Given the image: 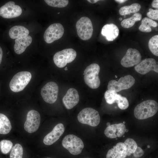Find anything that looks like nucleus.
I'll list each match as a JSON object with an SVG mask.
<instances>
[{"label": "nucleus", "mask_w": 158, "mask_h": 158, "mask_svg": "<svg viewBox=\"0 0 158 158\" xmlns=\"http://www.w3.org/2000/svg\"><path fill=\"white\" fill-rule=\"evenodd\" d=\"M158 110V104L155 100H148L138 104L134 109L135 117L139 120L147 118L154 116Z\"/></svg>", "instance_id": "1"}, {"label": "nucleus", "mask_w": 158, "mask_h": 158, "mask_svg": "<svg viewBox=\"0 0 158 158\" xmlns=\"http://www.w3.org/2000/svg\"><path fill=\"white\" fill-rule=\"evenodd\" d=\"M100 70L99 66L94 63L87 66L84 71V81L91 88L96 89L100 85V81L98 76Z\"/></svg>", "instance_id": "2"}, {"label": "nucleus", "mask_w": 158, "mask_h": 158, "mask_svg": "<svg viewBox=\"0 0 158 158\" xmlns=\"http://www.w3.org/2000/svg\"><path fill=\"white\" fill-rule=\"evenodd\" d=\"M77 118L80 123L93 127L98 125L100 121L98 111L90 107L83 109L78 114Z\"/></svg>", "instance_id": "3"}, {"label": "nucleus", "mask_w": 158, "mask_h": 158, "mask_svg": "<svg viewBox=\"0 0 158 158\" xmlns=\"http://www.w3.org/2000/svg\"><path fill=\"white\" fill-rule=\"evenodd\" d=\"M32 77L30 72L23 71L16 74L9 83L10 88L12 91L18 92L23 90L29 83Z\"/></svg>", "instance_id": "4"}, {"label": "nucleus", "mask_w": 158, "mask_h": 158, "mask_svg": "<svg viewBox=\"0 0 158 158\" xmlns=\"http://www.w3.org/2000/svg\"><path fill=\"white\" fill-rule=\"evenodd\" d=\"M62 144L71 154L74 155L80 154L84 147V143L81 139L72 134L66 136L62 140Z\"/></svg>", "instance_id": "5"}, {"label": "nucleus", "mask_w": 158, "mask_h": 158, "mask_svg": "<svg viewBox=\"0 0 158 158\" xmlns=\"http://www.w3.org/2000/svg\"><path fill=\"white\" fill-rule=\"evenodd\" d=\"M77 33L81 40H87L91 38L93 32V27L90 19L86 17L81 18L76 24Z\"/></svg>", "instance_id": "6"}, {"label": "nucleus", "mask_w": 158, "mask_h": 158, "mask_svg": "<svg viewBox=\"0 0 158 158\" xmlns=\"http://www.w3.org/2000/svg\"><path fill=\"white\" fill-rule=\"evenodd\" d=\"M77 55L76 51L72 48L65 49L55 54L53 61L56 65L59 68L65 67L67 63L72 62Z\"/></svg>", "instance_id": "7"}, {"label": "nucleus", "mask_w": 158, "mask_h": 158, "mask_svg": "<svg viewBox=\"0 0 158 158\" xmlns=\"http://www.w3.org/2000/svg\"><path fill=\"white\" fill-rule=\"evenodd\" d=\"M135 80L130 75H127L121 77L116 81L115 80H110L108 83V90L117 92L122 90L130 88L134 84Z\"/></svg>", "instance_id": "8"}, {"label": "nucleus", "mask_w": 158, "mask_h": 158, "mask_svg": "<svg viewBox=\"0 0 158 158\" xmlns=\"http://www.w3.org/2000/svg\"><path fill=\"white\" fill-rule=\"evenodd\" d=\"M59 92L57 84L53 81L50 82L43 86L41 90V95L43 100L49 104L54 103L56 101Z\"/></svg>", "instance_id": "9"}, {"label": "nucleus", "mask_w": 158, "mask_h": 158, "mask_svg": "<svg viewBox=\"0 0 158 158\" xmlns=\"http://www.w3.org/2000/svg\"><path fill=\"white\" fill-rule=\"evenodd\" d=\"M64 32L63 26L59 23H54L50 25L46 30L44 35L45 42L50 44L60 39Z\"/></svg>", "instance_id": "10"}, {"label": "nucleus", "mask_w": 158, "mask_h": 158, "mask_svg": "<svg viewBox=\"0 0 158 158\" xmlns=\"http://www.w3.org/2000/svg\"><path fill=\"white\" fill-rule=\"evenodd\" d=\"M40 122V116L39 112L34 110L29 111L27 113L26 120L24 124L25 130L32 133L38 129Z\"/></svg>", "instance_id": "11"}, {"label": "nucleus", "mask_w": 158, "mask_h": 158, "mask_svg": "<svg viewBox=\"0 0 158 158\" xmlns=\"http://www.w3.org/2000/svg\"><path fill=\"white\" fill-rule=\"evenodd\" d=\"M22 13V9L13 1H9L0 8V16L4 18H11L18 17Z\"/></svg>", "instance_id": "12"}, {"label": "nucleus", "mask_w": 158, "mask_h": 158, "mask_svg": "<svg viewBox=\"0 0 158 158\" xmlns=\"http://www.w3.org/2000/svg\"><path fill=\"white\" fill-rule=\"evenodd\" d=\"M141 59V54L138 50L130 48L121 59V63L124 67H130L138 64L140 62Z\"/></svg>", "instance_id": "13"}, {"label": "nucleus", "mask_w": 158, "mask_h": 158, "mask_svg": "<svg viewBox=\"0 0 158 158\" xmlns=\"http://www.w3.org/2000/svg\"><path fill=\"white\" fill-rule=\"evenodd\" d=\"M135 69L141 74H145L151 71L158 73V65L156 60L153 58L145 59L135 67Z\"/></svg>", "instance_id": "14"}, {"label": "nucleus", "mask_w": 158, "mask_h": 158, "mask_svg": "<svg viewBox=\"0 0 158 158\" xmlns=\"http://www.w3.org/2000/svg\"><path fill=\"white\" fill-rule=\"evenodd\" d=\"M65 131L63 125L61 123L57 124L52 130L44 138L43 142L46 145H51L58 140Z\"/></svg>", "instance_id": "15"}, {"label": "nucleus", "mask_w": 158, "mask_h": 158, "mask_svg": "<svg viewBox=\"0 0 158 158\" xmlns=\"http://www.w3.org/2000/svg\"><path fill=\"white\" fill-rule=\"evenodd\" d=\"M79 96L77 90L74 88H70L62 99L63 103L67 109L73 108L78 103Z\"/></svg>", "instance_id": "16"}, {"label": "nucleus", "mask_w": 158, "mask_h": 158, "mask_svg": "<svg viewBox=\"0 0 158 158\" xmlns=\"http://www.w3.org/2000/svg\"><path fill=\"white\" fill-rule=\"evenodd\" d=\"M126 126L123 123L115 124L107 126L104 131L105 135L110 138L120 137L125 133Z\"/></svg>", "instance_id": "17"}, {"label": "nucleus", "mask_w": 158, "mask_h": 158, "mask_svg": "<svg viewBox=\"0 0 158 158\" xmlns=\"http://www.w3.org/2000/svg\"><path fill=\"white\" fill-rule=\"evenodd\" d=\"M127 155L126 146L124 143L119 142L109 150L106 158H125Z\"/></svg>", "instance_id": "18"}, {"label": "nucleus", "mask_w": 158, "mask_h": 158, "mask_svg": "<svg viewBox=\"0 0 158 158\" xmlns=\"http://www.w3.org/2000/svg\"><path fill=\"white\" fill-rule=\"evenodd\" d=\"M102 35L108 41H112L116 39L119 34L118 27L113 23L107 24L104 26L102 30Z\"/></svg>", "instance_id": "19"}, {"label": "nucleus", "mask_w": 158, "mask_h": 158, "mask_svg": "<svg viewBox=\"0 0 158 158\" xmlns=\"http://www.w3.org/2000/svg\"><path fill=\"white\" fill-rule=\"evenodd\" d=\"M32 41V37L29 35L16 39L14 47L15 52L18 54H22L30 45Z\"/></svg>", "instance_id": "20"}, {"label": "nucleus", "mask_w": 158, "mask_h": 158, "mask_svg": "<svg viewBox=\"0 0 158 158\" xmlns=\"http://www.w3.org/2000/svg\"><path fill=\"white\" fill-rule=\"evenodd\" d=\"M29 32L25 27L21 25H16L9 30V35L12 39H17L28 35Z\"/></svg>", "instance_id": "21"}, {"label": "nucleus", "mask_w": 158, "mask_h": 158, "mask_svg": "<svg viewBox=\"0 0 158 158\" xmlns=\"http://www.w3.org/2000/svg\"><path fill=\"white\" fill-rule=\"evenodd\" d=\"M157 26L158 23L148 18L145 17L142 19L139 29L142 32H149L152 30L151 27H156Z\"/></svg>", "instance_id": "22"}, {"label": "nucleus", "mask_w": 158, "mask_h": 158, "mask_svg": "<svg viewBox=\"0 0 158 158\" xmlns=\"http://www.w3.org/2000/svg\"><path fill=\"white\" fill-rule=\"evenodd\" d=\"M11 128V123L8 117L4 114L0 113V134H8Z\"/></svg>", "instance_id": "23"}, {"label": "nucleus", "mask_w": 158, "mask_h": 158, "mask_svg": "<svg viewBox=\"0 0 158 158\" xmlns=\"http://www.w3.org/2000/svg\"><path fill=\"white\" fill-rule=\"evenodd\" d=\"M141 8L140 5L137 3H134L129 6H126L121 7L119 11L120 15L125 16L130 13H135L140 11Z\"/></svg>", "instance_id": "24"}, {"label": "nucleus", "mask_w": 158, "mask_h": 158, "mask_svg": "<svg viewBox=\"0 0 158 158\" xmlns=\"http://www.w3.org/2000/svg\"><path fill=\"white\" fill-rule=\"evenodd\" d=\"M142 18L141 14L135 13L131 17L123 20L121 23V26L124 28H129L132 27L136 21L140 20Z\"/></svg>", "instance_id": "25"}, {"label": "nucleus", "mask_w": 158, "mask_h": 158, "mask_svg": "<svg viewBox=\"0 0 158 158\" xmlns=\"http://www.w3.org/2000/svg\"><path fill=\"white\" fill-rule=\"evenodd\" d=\"M120 95L116 92L108 90L105 92L104 96L107 103L111 104L116 102Z\"/></svg>", "instance_id": "26"}, {"label": "nucleus", "mask_w": 158, "mask_h": 158, "mask_svg": "<svg viewBox=\"0 0 158 158\" xmlns=\"http://www.w3.org/2000/svg\"><path fill=\"white\" fill-rule=\"evenodd\" d=\"M148 47L151 52L154 55L158 56V35L154 36L150 40Z\"/></svg>", "instance_id": "27"}, {"label": "nucleus", "mask_w": 158, "mask_h": 158, "mask_svg": "<svg viewBox=\"0 0 158 158\" xmlns=\"http://www.w3.org/2000/svg\"><path fill=\"white\" fill-rule=\"evenodd\" d=\"M124 143L126 148L127 155L128 156H130L131 154H133L138 147L135 141L130 138L126 139Z\"/></svg>", "instance_id": "28"}, {"label": "nucleus", "mask_w": 158, "mask_h": 158, "mask_svg": "<svg viewBox=\"0 0 158 158\" xmlns=\"http://www.w3.org/2000/svg\"><path fill=\"white\" fill-rule=\"evenodd\" d=\"M23 149L21 145L18 143L15 144L12 148L10 158H22Z\"/></svg>", "instance_id": "29"}, {"label": "nucleus", "mask_w": 158, "mask_h": 158, "mask_svg": "<svg viewBox=\"0 0 158 158\" xmlns=\"http://www.w3.org/2000/svg\"><path fill=\"white\" fill-rule=\"evenodd\" d=\"M44 1L50 6L58 8L64 7L69 2L67 0H45Z\"/></svg>", "instance_id": "30"}, {"label": "nucleus", "mask_w": 158, "mask_h": 158, "mask_svg": "<svg viewBox=\"0 0 158 158\" xmlns=\"http://www.w3.org/2000/svg\"><path fill=\"white\" fill-rule=\"evenodd\" d=\"M13 145V143L11 141L2 140L0 142L1 151L3 153L6 154L10 151Z\"/></svg>", "instance_id": "31"}, {"label": "nucleus", "mask_w": 158, "mask_h": 158, "mask_svg": "<svg viewBox=\"0 0 158 158\" xmlns=\"http://www.w3.org/2000/svg\"><path fill=\"white\" fill-rule=\"evenodd\" d=\"M117 104L118 107L121 109L124 110L127 109L129 105L127 99L121 95L118 99L116 102Z\"/></svg>", "instance_id": "32"}, {"label": "nucleus", "mask_w": 158, "mask_h": 158, "mask_svg": "<svg viewBox=\"0 0 158 158\" xmlns=\"http://www.w3.org/2000/svg\"><path fill=\"white\" fill-rule=\"evenodd\" d=\"M147 16L150 18L154 20H158V10H154L150 8L149 9V12L147 13Z\"/></svg>", "instance_id": "33"}, {"label": "nucleus", "mask_w": 158, "mask_h": 158, "mask_svg": "<svg viewBox=\"0 0 158 158\" xmlns=\"http://www.w3.org/2000/svg\"><path fill=\"white\" fill-rule=\"evenodd\" d=\"M134 156L136 158H138L142 156L144 154V151L140 147H137L135 152L133 153Z\"/></svg>", "instance_id": "34"}, {"label": "nucleus", "mask_w": 158, "mask_h": 158, "mask_svg": "<svg viewBox=\"0 0 158 158\" xmlns=\"http://www.w3.org/2000/svg\"><path fill=\"white\" fill-rule=\"evenodd\" d=\"M152 6L154 8H158V0H154L152 3Z\"/></svg>", "instance_id": "35"}, {"label": "nucleus", "mask_w": 158, "mask_h": 158, "mask_svg": "<svg viewBox=\"0 0 158 158\" xmlns=\"http://www.w3.org/2000/svg\"><path fill=\"white\" fill-rule=\"evenodd\" d=\"M3 56V51L1 48L0 46V65L1 63Z\"/></svg>", "instance_id": "36"}, {"label": "nucleus", "mask_w": 158, "mask_h": 158, "mask_svg": "<svg viewBox=\"0 0 158 158\" xmlns=\"http://www.w3.org/2000/svg\"><path fill=\"white\" fill-rule=\"evenodd\" d=\"M99 0H87L89 2L92 4H94L98 2Z\"/></svg>", "instance_id": "37"}, {"label": "nucleus", "mask_w": 158, "mask_h": 158, "mask_svg": "<svg viewBox=\"0 0 158 158\" xmlns=\"http://www.w3.org/2000/svg\"><path fill=\"white\" fill-rule=\"evenodd\" d=\"M127 0H115V1L120 3H123Z\"/></svg>", "instance_id": "38"}, {"label": "nucleus", "mask_w": 158, "mask_h": 158, "mask_svg": "<svg viewBox=\"0 0 158 158\" xmlns=\"http://www.w3.org/2000/svg\"><path fill=\"white\" fill-rule=\"evenodd\" d=\"M107 126H109L110 125V123L109 122H108L107 123Z\"/></svg>", "instance_id": "39"}, {"label": "nucleus", "mask_w": 158, "mask_h": 158, "mask_svg": "<svg viewBox=\"0 0 158 158\" xmlns=\"http://www.w3.org/2000/svg\"><path fill=\"white\" fill-rule=\"evenodd\" d=\"M128 129H126L125 130V132H128Z\"/></svg>", "instance_id": "40"}, {"label": "nucleus", "mask_w": 158, "mask_h": 158, "mask_svg": "<svg viewBox=\"0 0 158 158\" xmlns=\"http://www.w3.org/2000/svg\"><path fill=\"white\" fill-rule=\"evenodd\" d=\"M119 20H122V18H119Z\"/></svg>", "instance_id": "41"}, {"label": "nucleus", "mask_w": 158, "mask_h": 158, "mask_svg": "<svg viewBox=\"0 0 158 158\" xmlns=\"http://www.w3.org/2000/svg\"><path fill=\"white\" fill-rule=\"evenodd\" d=\"M65 70H66V71L67 70H68V68H67V67H66L65 68Z\"/></svg>", "instance_id": "42"}, {"label": "nucleus", "mask_w": 158, "mask_h": 158, "mask_svg": "<svg viewBox=\"0 0 158 158\" xmlns=\"http://www.w3.org/2000/svg\"><path fill=\"white\" fill-rule=\"evenodd\" d=\"M147 147H148V148H150V145H148L147 146Z\"/></svg>", "instance_id": "43"}, {"label": "nucleus", "mask_w": 158, "mask_h": 158, "mask_svg": "<svg viewBox=\"0 0 158 158\" xmlns=\"http://www.w3.org/2000/svg\"><path fill=\"white\" fill-rule=\"evenodd\" d=\"M123 123L124 124L125 123V122H123Z\"/></svg>", "instance_id": "44"}, {"label": "nucleus", "mask_w": 158, "mask_h": 158, "mask_svg": "<svg viewBox=\"0 0 158 158\" xmlns=\"http://www.w3.org/2000/svg\"><path fill=\"white\" fill-rule=\"evenodd\" d=\"M116 138V140H117L118 139V138Z\"/></svg>", "instance_id": "45"}, {"label": "nucleus", "mask_w": 158, "mask_h": 158, "mask_svg": "<svg viewBox=\"0 0 158 158\" xmlns=\"http://www.w3.org/2000/svg\"><path fill=\"white\" fill-rule=\"evenodd\" d=\"M123 137H125V136H124V135H123Z\"/></svg>", "instance_id": "46"}, {"label": "nucleus", "mask_w": 158, "mask_h": 158, "mask_svg": "<svg viewBox=\"0 0 158 158\" xmlns=\"http://www.w3.org/2000/svg\"><path fill=\"white\" fill-rule=\"evenodd\" d=\"M59 13H60L59 12V13H58V14H59Z\"/></svg>", "instance_id": "47"}, {"label": "nucleus", "mask_w": 158, "mask_h": 158, "mask_svg": "<svg viewBox=\"0 0 158 158\" xmlns=\"http://www.w3.org/2000/svg\"><path fill=\"white\" fill-rule=\"evenodd\" d=\"M116 77H117V76L116 75H115Z\"/></svg>", "instance_id": "48"}, {"label": "nucleus", "mask_w": 158, "mask_h": 158, "mask_svg": "<svg viewBox=\"0 0 158 158\" xmlns=\"http://www.w3.org/2000/svg\"><path fill=\"white\" fill-rule=\"evenodd\" d=\"M51 158L48 157V158Z\"/></svg>", "instance_id": "49"}]
</instances>
